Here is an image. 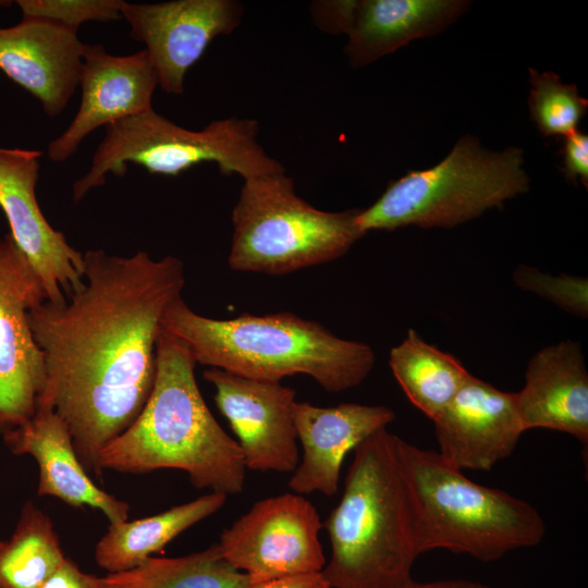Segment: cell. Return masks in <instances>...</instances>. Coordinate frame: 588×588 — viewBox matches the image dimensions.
<instances>
[{"label": "cell", "mask_w": 588, "mask_h": 588, "mask_svg": "<svg viewBox=\"0 0 588 588\" xmlns=\"http://www.w3.org/2000/svg\"><path fill=\"white\" fill-rule=\"evenodd\" d=\"M397 454L414 507L419 554L444 549L492 562L543 539L544 520L530 503L474 482L438 452L400 437Z\"/></svg>", "instance_id": "5b68a950"}, {"label": "cell", "mask_w": 588, "mask_h": 588, "mask_svg": "<svg viewBox=\"0 0 588 588\" xmlns=\"http://www.w3.org/2000/svg\"><path fill=\"white\" fill-rule=\"evenodd\" d=\"M563 173L565 177L577 183L579 180L588 186V135L579 130L563 137L562 144Z\"/></svg>", "instance_id": "83f0119b"}, {"label": "cell", "mask_w": 588, "mask_h": 588, "mask_svg": "<svg viewBox=\"0 0 588 588\" xmlns=\"http://www.w3.org/2000/svg\"><path fill=\"white\" fill-rule=\"evenodd\" d=\"M513 280L524 291L532 292L580 318L588 315L587 278L568 274L552 275L530 266H518Z\"/></svg>", "instance_id": "4316f807"}, {"label": "cell", "mask_w": 588, "mask_h": 588, "mask_svg": "<svg viewBox=\"0 0 588 588\" xmlns=\"http://www.w3.org/2000/svg\"><path fill=\"white\" fill-rule=\"evenodd\" d=\"M40 588H100L98 576L86 573L70 558Z\"/></svg>", "instance_id": "f1b7e54d"}, {"label": "cell", "mask_w": 588, "mask_h": 588, "mask_svg": "<svg viewBox=\"0 0 588 588\" xmlns=\"http://www.w3.org/2000/svg\"><path fill=\"white\" fill-rule=\"evenodd\" d=\"M316 507L304 495L286 492L260 500L217 543L224 560L249 583L320 573L327 562Z\"/></svg>", "instance_id": "9c48e42d"}, {"label": "cell", "mask_w": 588, "mask_h": 588, "mask_svg": "<svg viewBox=\"0 0 588 588\" xmlns=\"http://www.w3.org/2000/svg\"><path fill=\"white\" fill-rule=\"evenodd\" d=\"M46 301L44 287L10 233L0 240V433L27 422L46 384L42 352L28 311Z\"/></svg>", "instance_id": "30bf717a"}, {"label": "cell", "mask_w": 588, "mask_h": 588, "mask_svg": "<svg viewBox=\"0 0 588 588\" xmlns=\"http://www.w3.org/2000/svg\"><path fill=\"white\" fill-rule=\"evenodd\" d=\"M530 119L543 136L565 137L578 130L587 113L588 100L578 94L575 84L563 83L551 71L528 69Z\"/></svg>", "instance_id": "d4e9b609"}, {"label": "cell", "mask_w": 588, "mask_h": 588, "mask_svg": "<svg viewBox=\"0 0 588 588\" xmlns=\"http://www.w3.org/2000/svg\"><path fill=\"white\" fill-rule=\"evenodd\" d=\"M226 498L209 492L151 516L110 523L95 546V561L107 573L134 568L180 534L217 513Z\"/></svg>", "instance_id": "44dd1931"}, {"label": "cell", "mask_w": 588, "mask_h": 588, "mask_svg": "<svg viewBox=\"0 0 588 588\" xmlns=\"http://www.w3.org/2000/svg\"><path fill=\"white\" fill-rule=\"evenodd\" d=\"M515 403L525 431L568 433L588 443V371L578 342L548 345L530 358Z\"/></svg>", "instance_id": "ffe728a7"}, {"label": "cell", "mask_w": 588, "mask_h": 588, "mask_svg": "<svg viewBox=\"0 0 588 588\" xmlns=\"http://www.w3.org/2000/svg\"><path fill=\"white\" fill-rule=\"evenodd\" d=\"M11 1H0V5H10Z\"/></svg>", "instance_id": "1f68e13d"}, {"label": "cell", "mask_w": 588, "mask_h": 588, "mask_svg": "<svg viewBox=\"0 0 588 588\" xmlns=\"http://www.w3.org/2000/svg\"><path fill=\"white\" fill-rule=\"evenodd\" d=\"M433 425L438 453L460 470H490L513 453L525 432L515 393L473 375Z\"/></svg>", "instance_id": "2e32d148"}, {"label": "cell", "mask_w": 588, "mask_h": 588, "mask_svg": "<svg viewBox=\"0 0 588 588\" xmlns=\"http://www.w3.org/2000/svg\"><path fill=\"white\" fill-rule=\"evenodd\" d=\"M246 588H330V586L320 572L249 583Z\"/></svg>", "instance_id": "f546056e"}, {"label": "cell", "mask_w": 588, "mask_h": 588, "mask_svg": "<svg viewBox=\"0 0 588 588\" xmlns=\"http://www.w3.org/2000/svg\"><path fill=\"white\" fill-rule=\"evenodd\" d=\"M84 284L65 302L28 311L46 366L37 404L66 424L93 479H103L101 451L144 408L156 377V350L168 308L185 284L181 259L83 254Z\"/></svg>", "instance_id": "6da1fadb"}, {"label": "cell", "mask_w": 588, "mask_h": 588, "mask_svg": "<svg viewBox=\"0 0 588 588\" xmlns=\"http://www.w3.org/2000/svg\"><path fill=\"white\" fill-rule=\"evenodd\" d=\"M121 14L130 24V36L146 46L159 86L181 95L187 71L217 36L231 34L241 24L244 8L235 0L124 1Z\"/></svg>", "instance_id": "7c38bea8"}, {"label": "cell", "mask_w": 588, "mask_h": 588, "mask_svg": "<svg viewBox=\"0 0 588 588\" xmlns=\"http://www.w3.org/2000/svg\"><path fill=\"white\" fill-rule=\"evenodd\" d=\"M397 588H491L490 586L468 579H445L433 581H415L414 579Z\"/></svg>", "instance_id": "4dcf8cb0"}, {"label": "cell", "mask_w": 588, "mask_h": 588, "mask_svg": "<svg viewBox=\"0 0 588 588\" xmlns=\"http://www.w3.org/2000/svg\"><path fill=\"white\" fill-rule=\"evenodd\" d=\"M395 418V412L384 405L341 403L321 407L296 401L294 424L303 455L289 480L292 492L334 495L345 455Z\"/></svg>", "instance_id": "ac0fdd59"}, {"label": "cell", "mask_w": 588, "mask_h": 588, "mask_svg": "<svg viewBox=\"0 0 588 588\" xmlns=\"http://www.w3.org/2000/svg\"><path fill=\"white\" fill-rule=\"evenodd\" d=\"M156 354L150 395L135 421L101 451V468L124 474L179 469L197 489L238 494L245 483L244 456L207 406L194 357L162 330Z\"/></svg>", "instance_id": "7a4b0ae2"}, {"label": "cell", "mask_w": 588, "mask_h": 588, "mask_svg": "<svg viewBox=\"0 0 588 588\" xmlns=\"http://www.w3.org/2000/svg\"><path fill=\"white\" fill-rule=\"evenodd\" d=\"M389 366L409 402L432 421L471 375L453 355L408 329L389 354Z\"/></svg>", "instance_id": "7402d4cb"}, {"label": "cell", "mask_w": 588, "mask_h": 588, "mask_svg": "<svg viewBox=\"0 0 588 588\" xmlns=\"http://www.w3.org/2000/svg\"><path fill=\"white\" fill-rule=\"evenodd\" d=\"M158 85L145 49L130 56H113L102 45H85L79 107L65 131L48 144V157L53 162H64L96 128L151 110Z\"/></svg>", "instance_id": "9a60e30c"}, {"label": "cell", "mask_w": 588, "mask_h": 588, "mask_svg": "<svg viewBox=\"0 0 588 588\" xmlns=\"http://www.w3.org/2000/svg\"><path fill=\"white\" fill-rule=\"evenodd\" d=\"M203 377L215 388V402L237 437L246 468L294 471L301 460L294 424L296 391L218 368L205 370Z\"/></svg>", "instance_id": "5bb4252c"}, {"label": "cell", "mask_w": 588, "mask_h": 588, "mask_svg": "<svg viewBox=\"0 0 588 588\" xmlns=\"http://www.w3.org/2000/svg\"><path fill=\"white\" fill-rule=\"evenodd\" d=\"M42 151L0 147V208L37 274L46 301L61 304L84 284L83 254L45 218L36 198Z\"/></svg>", "instance_id": "8fae6325"}, {"label": "cell", "mask_w": 588, "mask_h": 588, "mask_svg": "<svg viewBox=\"0 0 588 588\" xmlns=\"http://www.w3.org/2000/svg\"><path fill=\"white\" fill-rule=\"evenodd\" d=\"M100 588H246L249 578L231 566L217 543L183 556H150L138 566L98 576Z\"/></svg>", "instance_id": "cb8c5ba5"}, {"label": "cell", "mask_w": 588, "mask_h": 588, "mask_svg": "<svg viewBox=\"0 0 588 588\" xmlns=\"http://www.w3.org/2000/svg\"><path fill=\"white\" fill-rule=\"evenodd\" d=\"M65 559L51 518L29 500L13 534L0 540V588H40Z\"/></svg>", "instance_id": "603a6c76"}, {"label": "cell", "mask_w": 588, "mask_h": 588, "mask_svg": "<svg viewBox=\"0 0 588 588\" xmlns=\"http://www.w3.org/2000/svg\"><path fill=\"white\" fill-rule=\"evenodd\" d=\"M83 44L77 33L42 19L0 27V70L59 115L79 85Z\"/></svg>", "instance_id": "e0dca14e"}, {"label": "cell", "mask_w": 588, "mask_h": 588, "mask_svg": "<svg viewBox=\"0 0 588 588\" xmlns=\"http://www.w3.org/2000/svg\"><path fill=\"white\" fill-rule=\"evenodd\" d=\"M161 330L181 341L196 364L265 381L306 375L332 393L359 385L376 363L370 345L289 311L213 319L180 297L166 311Z\"/></svg>", "instance_id": "3957f363"}, {"label": "cell", "mask_w": 588, "mask_h": 588, "mask_svg": "<svg viewBox=\"0 0 588 588\" xmlns=\"http://www.w3.org/2000/svg\"><path fill=\"white\" fill-rule=\"evenodd\" d=\"M358 211L315 208L296 194L285 172L244 180L232 210L229 266L282 275L335 260L365 235Z\"/></svg>", "instance_id": "ba28073f"}, {"label": "cell", "mask_w": 588, "mask_h": 588, "mask_svg": "<svg viewBox=\"0 0 588 588\" xmlns=\"http://www.w3.org/2000/svg\"><path fill=\"white\" fill-rule=\"evenodd\" d=\"M258 127L256 120L232 117L191 131L154 109L122 119L105 126L88 171L73 185V201L105 185L109 173L124 176L127 163L171 176L205 162L216 163L223 175L234 173L243 180L285 172L258 143Z\"/></svg>", "instance_id": "52a82bcc"}, {"label": "cell", "mask_w": 588, "mask_h": 588, "mask_svg": "<svg viewBox=\"0 0 588 588\" xmlns=\"http://www.w3.org/2000/svg\"><path fill=\"white\" fill-rule=\"evenodd\" d=\"M23 17L42 19L77 33L86 22L122 17L123 0H19Z\"/></svg>", "instance_id": "484cf974"}, {"label": "cell", "mask_w": 588, "mask_h": 588, "mask_svg": "<svg viewBox=\"0 0 588 588\" xmlns=\"http://www.w3.org/2000/svg\"><path fill=\"white\" fill-rule=\"evenodd\" d=\"M468 7L465 0H327L314 1L310 12L321 30L348 36V63L360 68L444 30Z\"/></svg>", "instance_id": "4fadbf2b"}, {"label": "cell", "mask_w": 588, "mask_h": 588, "mask_svg": "<svg viewBox=\"0 0 588 588\" xmlns=\"http://www.w3.org/2000/svg\"><path fill=\"white\" fill-rule=\"evenodd\" d=\"M14 455H29L38 465L37 494L59 499L72 507L100 511L110 523L128 519L130 505L95 483L85 470L63 419L48 405L37 404L24 425L2 434Z\"/></svg>", "instance_id": "d6986e66"}, {"label": "cell", "mask_w": 588, "mask_h": 588, "mask_svg": "<svg viewBox=\"0 0 588 588\" xmlns=\"http://www.w3.org/2000/svg\"><path fill=\"white\" fill-rule=\"evenodd\" d=\"M524 162L522 148L489 150L465 135L436 166L390 181L373 204L359 209L356 223L364 234L409 225L453 228L526 193L530 179Z\"/></svg>", "instance_id": "8992f818"}, {"label": "cell", "mask_w": 588, "mask_h": 588, "mask_svg": "<svg viewBox=\"0 0 588 588\" xmlns=\"http://www.w3.org/2000/svg\"><path fill=\"white\" fill-rule=\"evenodd\" d=\"M397 439L382 429L353 450L341 500L322 524L331 558L321 573L330 588H397L413 580L420 554Z\"/></svg>", "instance_id": "277c9868"}]
</instances>
